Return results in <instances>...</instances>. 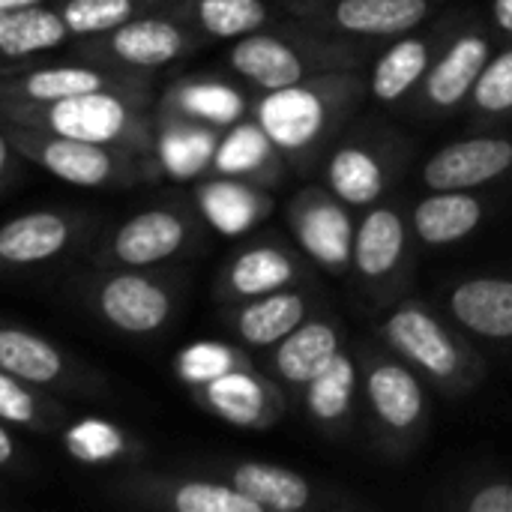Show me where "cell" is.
<instances>
[{"label":"cell","instance_id":"obj_37","mask_svg":"<svg viewBox=\"0 0 512 512\" xmlns=\"http://www.w3.org/2000/svg\"><path fill=\"white\" fill-rule=\"evenodd\" d=\"M180 366H183V375H186L189 381H204V384H210V381L222 378L225 372H231V354H228L225 348H219V345L201 342V345H195V348H189V351L183 354Z\"/></svg>","mask_w":512,"mask_h":512},{"label":"cell","instance_id":"obj_43","mask_svg":"<svg viewBox=\"0 0 512 512\" xmlns=\"http://www.w3.org/2000/svg\"><path fill=\"white\" fill-rule=\"evenodd\" d=\"M39 0H0V9H21V6H36Z\"/></svg>","mask_w":512,"mask_h":512},{"label":"cell","instance_id":"obj_36","mask_svg":"<svg viewBox=\"0 0 512 512\" xmlns=\"http://www.w3.org/2000/svg\"><path fill=\"white\" fill-rule=\"evenodd\" d=\"M162 150H165L168 168L183 177V174L198 171L210 159L213 144H210V138L204 132H174V135L165 138Z\"/></svg>","mask_w":512,"mask_h":512},{"label":"cell","instance_id":"obj_23","mask_svg":"<svg viewBox=\"0 0 512 512\" xmlns=\"http://www.w3.org/2000/svg\"><path fill=\"white\" fill-rule=\"evenodd\" d=\"M0 369L33 384H48L60 375V354L36 336L0 330Z\"/></svg>","mask_w":512,"mask_h":512},{"label":"cell","instance_id":"obj_12","mask_svg":"<svg viewBox=\"0 0 512 512\" xmlns=\"http://www.w3.org/2000/svg\"><path fill=\"white\" fill-rule=\"evenodd\" d=\"M339 354V333L327 321H309L291 330L276 351V369L291 384H309Z\"/></svg>","mask_w":512,"mask_h":512},{"label":"cell","instance_id":"obj_3","mask_svg":"<svg viewBox=\"0 0 512 512\" xmlns=\"http://www.w3.org/2000/svg\"><path fill=\"white\" fill-rule=\"evenodd\" d=\"M327 105L315 90L300 84L270 90L261 105V129L267 138L285 150H300L324 132Z\"/></svg>","mask_w":512,"mask_h":512},{"label":"cell","instance_id":"obj_8","mask_svg":"<svg viewBox=\"0 0 512 512\" xmlns=\"http://www.w3.org/2000/svg\"><path fill=\"white\" fill-rule=\"evenodd\" d=\"M123 120H126L123 105L114 96H105L99 90L60 99L51 108V126L63 138H78V141H93V144L114 138L123 129Z\"/></svg>","mask_w":512,"mask_h":512},{"label":"cell","instance_id":"obj_45","mask_svg":"<svg viewBox=\"0 0 512 512\" xmlns=\"http://www.w3.org/2000/svg\"><path fill=\"white\" fill-rule=\"evenodd\" d=\"M6 12H9V9H0V24H3V18H6Z\"/></svg>","mask_w":512,"mask_h":512},{"label":"cell","instance_id":"obj_26","mask_svg":"<svg viewBox=\"0 0 512 512\" xmlns=\"http://www.w3.org/2000/svg\"><path fill=\"white\" fill-rule=\"evenodd\" d=\"M291 276H294L291 261L279 249H252L237 258L231 270V285L237 294L258 297V294L279 291Z\"/></svg>","mask_w":512,"mask_h":512},{"label":"cell","instance_id":"obj_32","mask_svg":"<svg viewBox=\"0 0 512 512\" xmlns=\"http://www.w3.org/2000/svg\"><path fill=\"white\" fill-rule=\"evenodd\" d=\"M132 12L129 0H69L63 21L72 33H99L120 27Z\"/></svg>","mask_w":512,"mask_h":512},{"label":"cell","instance_id":"obj_30","mask_svg":"<svg viewBox=\"0 0 512 512\" xmlns=\"http://www.w3.org/2000/svg\"><path fill=\"white\" fill-rule=\"evenodd\" d=\"M174 507L180 512H264L252 498H246L237 486L216 483H189L174 495Z\"/></svg>","mask_w":512,"mask_h":512},{"label":"cell","instance_id":"obj_1","mask_svg":"<svg viewBox=\"0 0 512 512\" xmlns=\"http://www.w3.org/2000/svg\"><path fill=\"white\" fill-rule=\"evenodd\" d=\"M387 342L408 357L414 366L426 369L435 378H453L462 369V351L450 333L420 306L396 309L384 324Z\"/></svg>","mask_w":512,"mask_h":512},{"label":"cell","instance_id":"obj_29","mask_svg":"<svg viewBox=\"0 0 512 512\" xmlns=\"http://www.w3.org/2000/svg\"><path fill=\"white\" fill-rule=\"evenodd\" d=\"M204 210L216 228H222L225 234H237L255 219V198L240 186L216 183L204 192Z\"/></svg>","mask_w":512,"mask_h":512},{"label":"cell","instance_id":"obj_39","mask_svg":"<svg viewBox=\"0 0 512 512\" xmlns=\"http://www.w3.org/2000/svg\"><path fill=\"white\" fill-rule=\"evenodd\" d=\"M0 417L12 420V423H27L33 417V402L30 396L0 372Z\"/></svg>","mask_w":512,"mask_h":512},{"label":"cell","instance_id":"obj_40","mask_svg":"<svg viewBox=\"0 0 512 512\" xmlns=\"http://www.w3.org/2000/svg\"><path fill=\"white\" fill-rule=\"evenodd\" d=\"M471 512H512V486L510 483H492L483 486L471 501H468Z\"/></svg>","mask_w":512,"mask_h":512},{"label":"cell","instance_id":"obj_14","mask_svg":"<svg viewBox=\"0 0 512 512\" xmlns=\"http://www.w3.org/2000/svg\"><path fill=\"white\" fill-rule=\"evenodd\" d=\"M234 486L246 498H252L261 510L273 512L303 510L312 498V489L300 474L276 468V465H261V462L240 465L234 471Z\"/></svg>","mask_w":512,"mask_h":512},{"label":"cell","instance_id":"obj_15","mask_svg":"<svg viewBox=\"0 0 512 512\" xmlns=\"http://www.w3.org/2000/svg\"><path fill=\"white\" fill-rule=\"evenodd\" d=\"M402 249H405V225L399 219V213L393 210H372L357 237H354V261H357V270L369 279H381L387 276L399 258H402Z\"/></svg>","mask_w":512,"mask_h":512},{"label":"cell","instance_id":"obj_5","mask_svg":"<svg viewBox=\"0 0 512 512\" xmlns=\"http://www.w3.org/2000/svg\"><path fill=\"white\" fill-rule=\"evenodd\" d=\"M456 321L483 339H512V282L510 279H468L453 297Z\"/></svg>","mask_w":512,"mask_h":512},{"label":"cell","instance_id":"obj_38","mask_svg":"<svg viewBox=\"0 0 512 512\" xmlns=\"http://www.w3.org/2000/svg\"><path fill=\"white\" fill-rule=\"evenodd\" d=\"M186 105L192 111H198L201 117L207 120H216V123H228L240 114V96L231 93L228 87H192L186 93Z\"/></svg>","mask_w":512,"mask_h":512},{"label":"cell","instance_id":"obj_19","mask_svg":"<svg viewBox=\"0 0 512 512\" xmlns=\"http://www.w3.org/2000/svg\"><path fill=\"white\" fill-rule=\"evenodd\" d=\"M327 177H330L336 198L354 207H366L378 201V195L384 192V174H381L378 159L360 147L336 150L330 159Z\"/></svg>","mask_w":512,"mask_h":512},{"label":"cell","instance_id":"obj_9","mask_svg":"<svg viewBox=\"0 0 512 512\" xmlns=\"http://www.w3.org/2000/svg\"><path fill=\"white\" fill-rule=\"evenodd\" d=\"M102 312L120 330L147 333V330H156L168 318V297L147 279L120 276L105 285Z\"/></svg>","mask_w":512,"mask_h":512},{"label":"cell","instance_id":"obj_22","mask_svg":"<svg viewBox=\"0 0 512 512\" xmlns=\"http://www.w3.org/2000/svg\"><path fill=\"white\" fill-rule=\"evenodd\" d=\"M429 63V48L420 39H402L396 42L375 66L372 72V93L381 102H396L402 99L426 72Z\"/></svg>","mask_w":512,"mask_h":512},{"label":"cell","instance_id":"obj_42","mask_svg":"<svg viewBox=\"0 0 512 512\" xmlns=\"http://www.w3.org/2000/svg\"><path fill=\"white\" fill-rule=\"evenodd\" d=\"M9 456H12V444H9V435L0 429V465L9 462Z\"/></svg>","mask_w":512,"mask_h":512},{"label":"cell","instance_id":"obj_28","mask_svg":"<svg viewBox=\"0 0 512 512\" xmlns=\"http://www.w3.org/2000/svg\"><path fill=\"white\" fill-rule=\"evenodd\" d=\"M210 402L234 423H255L264 411L261 387L252 378L234 372H225L222 378L210 381Z\"/></svg>","mask_w":512,"mask_h":512},{"label":"cell","instance_id":"obj_6","mask_svg":"<svg viewBox=\"0 0 512 512\" xmlns=\"http://www.w3.org/2000/svg\"><path fill=\"white\" fill-rule=\"evenodd\" d=\"M483 219V204L468 189H435L414 210V231L429 246H447L468 237Z\"/></svg>","mask_w":512,"mask_h":512},{"label":"cell","instance_id":"obj_17","mask_svg":"<svg viewBox=\"0 0 512 512\" xmlns=\"http://www.w3.org/2000/svg\"><path fill=\"white\" fill-rule=\"evenodd\" d=\"M306 318V303L294 291H270L264 300H255L240 315V336L249 345H276Z\"/></svg>","mask_w":512,"mask_h":512},{"label":"cell","instance_id":"obj_31","mask_svg":"<svg viewBox=\"0 0 512 512\" xmlns=\"http://www.w3.org/2000/svg\"><path fill=\"white\" fill-rule=\"evenodd\" d=\"M99 84H102V78L90 69H42L27 78V93L33 99L60 102L69 96L93 93V90H99Z\"/></svg>","mask_w":512,"mask_h":512},{"label":"cell","instance_id":"obj_20","mask_svg":"<svg viewBox=\"0 0 512 512\" xmlns=\"http://www.w3.org/2000/svg\"><path fill=\"white\" fill-rule=\"evenodd\" d=\"M183 45V36L174 24L168 21H135V24H120L114 33V51L117 57L138 63V66H159L177 57Z\"/></svg>","mask_w":512,"mask_h":512},{"label":"cell","instance_id":"obj_2","mask_svg":"<svg viewBox=\"0 0 512 512\" xmlns=\"http://www.w3.org/2000/svg\"><path fill=\"white\" fill-rule=\"evenodd\" d=\"M512 165V141L507 138H468L435 153L423 180L432 189H474L498 180Z\"/></svg>","mask_w":512,"mask_h":512},{"label":"cell","instance_id":"obj_10","mask_svg":"<svg viewBox=\"0 0 512 512\" xmlns=\"http://www.w3.org/2000/svg\"><path fill=\"white\" fill-rule=\"evenodd\" d=\"M231 63L240 75L264 90H282L303 81V60L276 36H246L231 51Z\"/></svg>","mask_w":512,"mask_h":512},{"label":"cell","instance_id":"obj_16","mask_svg":"<svg viewBox=\"0 0 512 512\" xmlns=\"http://www.w3.org/2000/svg\"><path fill=\"white\" fill-rule=\"evenodd\" d=\"M183 243V225L171 213H141L132 222L123 225L117 234V258L126 264H153L159 258H168Z\"/></svg>","mask_w":512,"mask_h":512},{"label":"cell","instance_id":"obj_13","mask_svg":"<svg viewBox=\"0 0 512 512\" xmlns=\"http://www.w3.org/2000/svg\"><path fill=\"white\" fill-rule=\"evenodd\" d=\"M429 12V0H339L333 18L348 33L393 36L417 27Z\"/></svg>","mask_w":512,"mask_h":512},{"label":"cell","instance_id":"obj_4","mask_svg":"<svg viewBox=\"0 0 512 512\" xmlns=\"http://www.w3.org/2000/svg\"><path fill=\"white\" fill-rule=\"evenodd\" d=\"M294 234L303 243V249L327 267H339L354 252L351 222L345 210L318 192H309L300 201V210L294 216Z\"/></svg>","mask_w":512,"mask_h":512},{"label":"cell","instance_id":"obj_44","mask_svg":"<svg viewBox=\"0 0 512 512\" xmlns=\"http://www.w3.org/2000/svg\"><path fill=\"white\" fill-rule=\"evenodd\" d=\"M3 162H6V141L0 138V168H3Z\"/></svg>","mask_w":512,"mask_h":512},{"label":"cell","instance_id":"obj_34","mask_svg":"<svg viewBox=\"0 0 512 512\" xmlns=\"http://www.w3.org/2000/svg\"><path fill=\"white\" fill-rule=\"evenodd\" d=\"M267 132L264 129H255V126H240L237 132L228 135V141L219 147V156H216V165L225 171V174H240V171H249L255 168L264 156H267Z\"/></svg>","mask_w":512,"mask_h":512},{"label":"cell","instance_id":"obj_35","mask_svg":"<svg viewBox=\"0 0 512 512\" xmlns=\"http://www.w3.org/2000/svg\"><path fill=\"white\" fill-rule=\"evenodd\" d=\"M66 447L72 450V456L84 462H99L120 453V435L99 420H87L66 435Z\"/></svg>","mask_w":512,"mask_h":512},{"label":"cell","instance_id":"obj_11","mask_svg":"<svg viewBox=\"0 0 512 512\" xmlns=\"http://www.w3.org/2000/svg\"><path fill=\"white\" fill-rule=\"evenodd\" d=\"M486 63H489V42L477 33L459 36L426 81L429 99L441 108L459 105L474 90Z\"/></svg>","mask_w":512,"mask_h":512},{"label":"cell","instance_id":"obj_18","mask_svg":"<svg viewBox=\"0 0 512 512\" xmlns=\"http://www.w3.org/2000/svg\"><path fill=\"white\" fill-rule=\"evenodd\" d=\"M69 231L66 222L54 213H30L15 222H9L0 231V258L27 264V261H42L51 258L54 252L63 249Z\"/></svg>","mask_w":512,"mask_h":512},{"label":"cell","instance_id":"obj_27","mask_svg":"<svg viewBox=\"0 0 512 512\" xmlns=\"http://www.w3.org/2000/svg\"><path fill=\"white\" fill-rule=\"evenodd\" d=\"M201 24L222 39L258 30L267 21V6L261 0H201Z\"/></svg>","mask_w":512,"mask_h":512},{"label":"cell","instance_id":"obj_25","mask_svg":"<svg viewBox=\"0 0 512 512\" xmlns=\"http://www.w3.org/2000/svg\"><path fill=\"white\" fill-rule=\"evenodd\" d=\"M45 165L78 186H96L108 177L111 171V159L105 150H99V144L93 141H78V138H60L51 141L45 147Z\"/></svg>","mask_w":512,"mask_h":512},{"label":"cell","instance_id":"obj_33","mask_svg":"<svg viewBox=\"0 0 512 512\" xmlns=\"http://www.w3.org/2000/svg\"><path fill=\"white\" fill-rule=\"evenodd\" d=\"M474 102L477 108L498 114V111H510L512 108V48L498 54L495 60L486 63V69L480 72L477 84H474Z\"/></svg>","mask_w":512,"mask_h":512},{"label":"cell","instance_id":"obj_24","mask_svg":"<svg viewBox=\"0 0 512 512\" xmlns=\"http://www.w3.org/2000/svg\"><path fill=\"white\" fill-rule=\"evenodd\" d=\"M354 387H357V369L351 363V357H345L342 351L330 360V366L315 375L309 381V411L321 420V423H336L348 414L351 399H354Z\"/></svg>","mask_w":512,"mask_h":512},{"label":"cell","instance_id":"obj_21","mask_svg":"<svg viewBox=\"0 0 512 512\" xmlns=\"http://www.w3.org/2000/svg\"><path fill=\"white\" fill-rule=\"evenodd\" d=\"M66 21L48 9H9L0 24V51L3 54H30L39 48H51L66 36Z\"/></svg>","mask_w":512,"mask_h":512},{"label":"cell","instance_id":"obj_7","mask_svg":"<svg viewBox=\"0 0 512 512\" xmlns=\"http://www.w3.org/2000/svg\"><path fill=\"white\" fill-rule=\"evenodd\" d=\"M369 402L384 426L405 432L423 417V387L402 363H378L369 372Z\"/></svg>","mask_w":512,"mask_h":512},{"label":"cell","instance_id":"obj_41","mask_svg":"<svg viewBox=\"0 0 512 512\" xmlns=\"http://www.w3.org/2000/svg\"><path fill=\"white\" fill-rule=\"evenodd\" d=\"M495 24L501 27V30H507L512 33V0H495Z\"/></svg>","mask_w":512,"mask_h":512}]
</instances>
